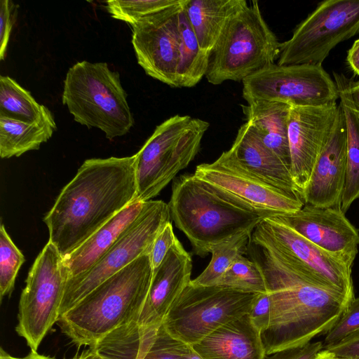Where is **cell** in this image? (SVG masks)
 Masks as SVG:
<instances>
[{
    "label": "cell",
    "mask_w": 359,
    "mask_h": 359,
    "mask_svg": "<svg viewBox=\"0 0 359 359\" xmlns=\"http://www.w3.org/2000/svg\"><path fill=\"white\" fill-rule=\"evenodd\" d=\"M89 353H90V359H103V358H100V357L93 354L92 352H90Z\"/></svg>",
    "instance_id": "cell-47"
},
{
    "label": "cell",
    "mask_w": 359,
    "mask_h": 359,
    "mask_svg": "<svg viewBox=\"0 0 359 359\" xmlns=\"http://www.w3.org/2000/svg\"><path fill=\"white\" fill-rule=\"evenodd\" d=\"M191 346L160 326L132 321L107 334L90 352L103 359H189Z\"/></svg>",
    "instance_id": "cell-18"
},
{
    "label": "cell",
    "mask_w": 359,
    "mask_h": 359,
    "mask_svg": "<svg viewBox=\"0 0 359 359\" xmlns=\"http://www.w3.org/2000/svg\"><path fill=\"white\" fill-rule=\"evenodd\" d=\"M0 359H12V356L7 353L2 348H1Z\"/></svg>",
    "instance_id": "cell-45"
},
{
    "label": "cell",
    "mask_w": 359,
    "mask_h": 359,
    "mask_svg": "<svg viewBox=\"0 0 359 359\" xmlns=\"http://www.w3.org/2000/svg\"><path fill=\"white\" fill-rule=\"evenodd\" d=\"M209 127L208 121L188 115L171 116L156 126L135 154L136 202L151 200L188 166Z\"/></svg>",
    "instance_id": "cell-7"
},
{
    "label": "cell",
    "mask_w": 359,
    "mask_h": 359,
    "mask_svg": "<svg viewBox=\"0 0 359 359\" xmlns=\"http://www.w3.org/2000/svg\"><path fill=\"white\" fill-rule=\"evenodd\" d=\"M12 359H54L49 356L40 355L36 351H31V353L23 358H14L12 356Z\"/></svg>",
    "instance_id": "cell-43"
},
{
    "label": "cell",
    "mask_w": 359,
    "mask_h": 359,
    "mask_svg": "<svg viewBox=\"0 0 359 359\" xmlns=\"http://www.w3.org/2000/svg\"><path fill=\"white\" fill-rule=\"evenodd\" d=\"M248 314L252 324L262 334L270 323L271 309L268 292L258 295Z\"/></svg>",
    "instance_id": "cell-38"
},
{
    "label": "cell",
    "mask_w": 359,
    "mask_h": 359,
    "mask_svg": "<svg viewBox=\"0 0 359 359\" xmlns=\"http://www.w3.org/2000/svg\"><path fill=\"white\" fill-rule=\"evenodd\" d=\"M145 202H134L126 206L79 247L65 257L63 263L68 278L85 273L96 264L138 217Z\"/></svg>",
    "instance_id": "cell-23"
},
{
    "label": "cell",
    "mask_w": 359,
    "mask_h": 359,
    "mask_svg": "<svg viewBox=\"0 0 359 359\" xmlns=\"http://www.w3.org/2000/svg\"><path fill=\"white\" fill-rule=\"evenodd\" d=\"M71 359H90V353L87 354V355H82L81 356H78V357H75V358H71Z\"/></svg>",
    "instance_id": "cell-46"
},
{
    "label": "cell",
    "mask_w": 359,
    "mask_h": 359,
    "mask_svg": "<svg viewBox=\"0 0 359 359\" xmlns=\"http://www.w3.org/2000/svg\"><path fill=\"white\" fill-rule=\"evenodd\" d=\"M194 174L238 202L272 216L292 213L304 205L299 196L275 187L254 175L229 149L214 162L197 165Z\"/></svg>",
    "instance_id": "cell-14"
},
{
    "label": "cell",
    "mask_w": 359,
    "mask_h": 359,
    "mask_svg": "<svg viewBox=\"0 0 359 359\" xmlns=\"http://www.w3.org/2000/svg\"><path fill=\"white\" fill-rule=\"evenodd\" d=\"M259 294L190 282L162 324L173 337L193 346L222 325L249 313Z\"/></svg>",
    "instance_id": "cell-9"
},
{
    "label": "cell",
    "mask_w": 359,
    "mask_h": 359,
    "mask_svg": "<svg viewBox=\"0 0 359 359\" xmlns=\"http://www.w3.org/2000/svg\"><path fill=\"white\" fill-rule=\"evenodd\" d=\"M359 330V297H354L339 320L325 334L323 341V349L337 345L342 340Z\"/></svg>",
    "instance_id": "cell-34"
},
{
    "label": "cell",
    "mask_w": 359,
    "mask_h": 359,
    "mask_svg": "<svg viewBox=\"0 0 359 359\" xmlns=\"http://www.w3.org/2000/svg\"><path fill=\"white\" fill-rule=\"evenodd\" d=\"M185 1L147 15L131 26L137 63L147 75L172 87H177L179 13Z\"/></svg>",
    "instance_id": "cell-15"
},
{
    "label": "cell",
    "mask_w": 359,
    "mask_h": 359,
    "mask_svg": "<svg viewBox=\"0 0 359 359\" xmlns=\"http://www.w3.org/2000/svg\"><path fill=\"white\" fill-rule=\"evenodd\" d=\"M18 5L9 0L0 1V60H4L13 27L15 22Z\"/></svg>",
    "instance_id": "cell-35"
},
{
    "label": "cell",
    "mask_w": 359,
    "mask_h": 359,
    "mask_svg": "<svg viewBox=\"0 0 359 359\" xmlns=\"http://www.w3.org/2000/svg\"><path fill=\"white\" fill-rule=\"evenodd\" d=\"M280 43L263 18L258 1L248 3L227 21L209 56L207 81H243L275 64Z\"/></svg>",
    "instance_id": "cell-6"
},
{
    "label": "cell",
    "mask_w": 359,
    "mask_h": 359,
    "mask_svg": "<svg viewBox=\"0 0 359 359\" xmlns=\"http://www.w3.org/2000/svg\"><path fill=\"white\" fill-rule=\"evenodd\" d=\"M168 204L176 227L189 239L193 253L201 257L213 245L252 233L262 220L273 217L238 202L194 173L173 181Z\"/></svg>",
    "instance_id": "cell-3"
},
{
    "label": "cell",
    "mask_w": 359,
    "mask_h": 359,
    "mask_svg": "<svg viewBox=\"0 0 359 359\" xmlns=\"http://www.w3.org/2000/svg\"><path fill=\"white\" fill-rule=\"evenodd\" d=\"M241 107L246 122L255 129L265 145L290 168L288 142L290 105L276 101L257 100Z\"/></svg>",
    "instance_id": "cell-24"
},
{
    "label": "cell",
    "mask_w": 359,
    "mask_h": 359,
    "mask_svg": "<svg viewBox=\"0 0 359 359\" xmlns=\"http://www.w3.org/2000/svg\"><path fill=\"white\" fill-rule=\"evenodd\" d=\"M346 60L353 72L359 75V39L354 41L348 50Z\"/></svg>",
    "instance_id": "cell-41"
},
{
    "label": "cell",
    "mask_w": 359,
    "mask_h": 359,
    "mask_svg": "<svg viewBox=\"0 0 359 359\" xmlns=\"http://www.w3.org/2000/svg\"><path fill=\"white\" fill-rule=\"evenodd\" d=\"M203 359H264L261 332L249 314L219 327L191 346Z\"/></svg>",
    "instance_id": "cell-22"
},
{
    "label": "cell",
    "mask_w": 359,
    "mask_h": 359,
    "mask_svg": "<svg viewBox=\"0 0 359 359\" xmlns=\"http://www.w3.org/2000/svg\"><path fill=\"white\" fill-rule=\"evenodd\" d=\"M245 0H187L185 11L201 49L210 55L229 19Z\"/></svg>",
    "instance_id": "cell-25"
},
{
    "label": "cell",
    "mask_w": 359,
    "mask_h": 359,
    "mask_svg": "<svg viewBox=\"0 0 359 359\" xmlns=\"http://www.w3.org/2000/svg\"><path fill=\"white\" fill-rule=\"evenodd\" d=\"M182 1L183 0H110L106 2V8L112 18L132 26L147 15Z\"/></svg>",
    "instance_id": "cell-32"
},
{
    "label": "cell",
    "mask_w": 359,
    "mask_h": 359,
    "mask_svg": "<svg viewBox=\"0 0 359 359\" xmlns=\"http://www.w3.org/2000/svg\"><path fill=\"white\" fill-rule=\"evenodd\" d=\"M217 285L245 292H268L260 268L255 261L244 255L236 258Z\"/></svg>",
    "instance_id": "cell-31"
},
{
    "label": "cell",
    "mask_w": 359,
    "mask_h": 359,
    "mask_svg": "<svg viewBox=\"0 0 359 359\" xmlns=\"http://www.w3.org/2000/svg\"><path fill=\"white\" fill-rule=\"evenodd\" d=\"M346 133V170L341 208L346 212L359 199V115L341 98Z\"/></svg>",
    "instance_id": "cell-29"
},
{
    "label": "cell",
    "mask_w": 359,
    "mask_h": 359,
    "mask_svg": "<svg viewBox=\"0 0 359 359\" xmlns=\"http://www.w3.org/2000/svg\"><path fill=\"white\" fill-rule=\"evenodd\" d=\"M229 150L240 163L256 177L301 197L293 182L290 168L265 145L249 123L245 122L240 127Z\"/></svg>",
    "instance_id": "cell-21"
},
{
    "label": "cell",
    "mask_w": 359,
    "mask_h": 359,
    "mask_svg": "<svg viewBox=\"0 0 359 359\" xmlns=\"http://www.w3.org/2000/svg\"><path fill=\"white\" fill-rule=\"evenodd\" d=\"M276 217L308 241L352 268L358 252L359 230L350 222L340 205L320 208L304 204L297 212Z\"/></svg>",
    "instance_id": "cell-17"
},
{
    "label": "cell",
    "mask_w": 359,
    "mask_h": 359,
    "mask_svg": "<svg viewBox=\"0 0 359 359\" xmlns=\"http://www.w3.org/2000/svg\"><path fill=\"white\" fill-rule=\"evenodd\" d=\"M57 126L54 118L26 123L0 117V156L9 158L39 149L53 135Z\"/></svg>",
    "instance_id": "cell-26"
},
{
    "label": "cell",
    "mask_w": 359,
    "mask_h": 359,
    "mask_svg": "<svg viewBox=\"0 0 359 359\" xmlns=\"http://www.w3.org/2000/svg\"><path fill=\"white\" fill-rule=\"evenodd\" d=\"M314 359H346L335 355L332 352L327 349H322L315 357Z\"/></svg>",
    "instance_id": "cell-42"
},
{
    "label": "cell",
    "mask_w": 359,
    "mask_h": 359,
    "mask_svg": "<svg viewBox=\"0 0 359 359\" xmlns=\"http://www.w3.org/2000/svg\"><path fill=\"white\" fill-rule=\"evenodd\" d=\"M338 111L337 103L319 107L290 106L288 118L290 170L302 199L314 164L332 130Z\"/></svg>",
    "instance_id": "cell-16"
},
{
    "label": "cell",
    "mask_w": 359,
    "mask_h": 359,
    "mask_svg": "<svg viewBox=\"0 0 359 359\" xmlns=\"http://www.w3.org/2000/svg\"><path fill=\"white\" fill-rule=\"evenodd\" d=\"M189 359H203L192 348H191Z\"/></svg>",
    "instance_id": "cell-44"
},
{
    "label": "cell",
    "mask_w": 359,
    "mask_h": 359,
    "mask_svg": "<svg viewBox=\"0 0 359 359\" xmlns=\"http://www.w3.org/2000/svg\"><path fill=\"white\" fill-rule=\"evenodd\" d=\"M67 279L63 257L48 241L28 273L19 302L15 331L31 351H37L58 321Z\"/></svg>",
    "instance_id": "cell-11"
},
{
    "label": "cell",
    "mask_w": 359,
    "mask_h": 359,
    "mask_svg": "<svg viewBox=\"0 0 359 359\" xmlns=\"http://www.w3.org/2000/svg\"><path fill=\"white\" fill-rule=\"evenodd\" d=\"M135 154L90 158L46 213L49 241L67 256L128 205L136 202Z\"/></svg>",
    "instance_id": "cell-1"
},
{
    "label": "cell",
    "mask_w": 359,
    "mask_h": 359,
    "mask_svg": "<svg viewBox=\"0 0 359 359\" xmlns=\"http://www.w3.org/2000/svg\"><path fill=\"white\" fill-rule=\"evenodd\" d=\"M25 259L11 240L3 224L0 226V298L10 294Z\"/></svg>",
    "instance_id": "cell-33"
},
{
    "label": "cell",
    "mask_w": 359,
    "mask_h": 359,
    "mask_svg": "<svg viewBox=\"0 0 359 359\" xmlns=\"http://www.w3.org/2000/svg\"><path fill=\"white\" fill-rule=\"evenodd\" d=\"M192 259L177 239L161 265L153 271L144 306L134 322L160 326L172 304L190 283Z\"/></svg>",
    "instance_id": "cell-20"
},
{
    "label": "cell",
    "mask_w": 359,
    "mask_h": 359,
    "mask_svg": "<svg viewBox=\"0 0 359 359\" xmlns=\"http://www.w3.org/2000/svg\"><path fill=\"white\" fill-rule=\"evenodd\" d=\"M177 240L170 222L161 231L153 243L149 254L153 271L161 265Z\"/></svg>",
    "instance_id": "cell-36"
},
{
    "label": "cell",
    "mask_w": 359,
    "mask_h": 359,
    "mask_svg": "<svg viewBox=\"0 0 359 359\" xmlns=\"http://www.w3.org/2000/svg\"><path fill=\"white\" fill-rule=\"evenodd\" d=\"M359 33V0H326L280 43L279 65H322L339 43Z\"/></svg>",
    "instance_id": "cell-12"
},
{
    "label": "cell",
    "mask_w": 359,
    "mask_h": 359,
    "mask_svg": "<svg viewBox=\"0 0 359 359\" xmlns=\"http://www.w3.org/2000/svg\"><path fill=\"white\" fill-rule=\"evenodd\" d=\"M252 233L244 232L213 245L212 258L207 267L191 280L194 285H217L224 274L240 255L247 254Z\"/></svg>",
    "instance_id": "cell-30"
},
{
    "label": "cell",
    "mask_w": 359,
    "mask_h": 359,
    "mask_svg": "<svg viewBox=\"0 0 359 359\" xmlns=\"http://www.w3.org/2000/svg\"><path fill=\"white\" fill-rule=\"evenodd\" d=\"M152 276L149 254L140 256L61 316L62 332L77 346L90 348L114 330L135 321Z\"/></svg>",
    "instance_id": "cell-4"
},
{
    "label": "cell",
    "mask_w": 359,
    "mask_h": 359,
    "mask_svg": "<svg viewBox=\"0 0 359 359\" xmlns=\"http://www.w3.org/2000/svg\"><path fill=\"white\" fill-rule=\"evenodd\" d=\"M346 170L344 116L339 111L330 135L313 168L302 195L304 204L327 208L341 205Z\"/></svg>",
    "instance_id": "cell-19"
},
{
    "label": "cell",
    "mask_w": 359,
    "mask_h": 359,
    "mask_svg": "<svg viewBox=\"0 0 359 359\" xmlns=\"http://www.w3.org/2000/svg\"><path fill=\"white\" fill-rule=\"evenodd\" d=\"M247 254L260 268L269 295L270 323L261 334L266 355L325 334L351 302L312 285L262 245L250 241Z\"/></svg>",
    "instance_id": "cell-2"
},
{
    "label": "cell",
    "mask_w": 359,
    "mask_h": 359,
    "mask_svg": "<svg viewBox=\"0 0 359 359\" xmlns=\"http://www.w3.org/2000/svg\"><path fill=\"white\" fill-rule=\"evenodd\" d=\"M62 101L76 122L101 130L109 140L126 135L135 123L119 73L106 62L83 60L71 67Z\"/></svg>",
    "instance_id": "cell-5"
},
{
    "label": "cell",
    "mask_w": 359,
    "mask_h": 359,
    "mask_svg": "<svg viewBox=\"0 0 359 359\" xmlns=\"http://www.w3.org/2000/svg\"><path fill=\"white\" fill-rule=\"evenodd\" d=\"M339 98L346 101L348 105L359 115V80L353 81L343 74L333 73Z\"/></svg>",
    "instance_id": "cell-37"
},
{
    "label": "cell",
    "mask_w": 359,
    "mask_h": 359,
    "mask_svg": "<svg viewBox=\"0 0 359 359\" xmlns=\"http://www.w3.org/2000/svg\"><path fill=\"white\" fill-rule=\"evenodd\" d=\"M327 350L338 357L346 359H359V330Z\"/></svg>",
    "instance_id": "cell-40"
},
{
    "label": "cell",
    "mask_w": 359,
    "mask_h": 359,
    "mask_svg": "<svg viewBox=\"0 0 359 359\" xmlns=\"http://www.w3.org/2000/svg\"><path fill=\"white\" fill-rule=\"evenodd\" d=\"M171 220L168 203L146 201L138 217L96 264L85 273L67 279L60 317L102 282L140 256L150 254L156 238Z\"/></svg>",
    "instance_id": "cell-10"
},
{
    "label": "cell",
    "mask_w": 359,
    "mask_h": 359,
    "mask_svg": "<svg viewBox=\"0 0 359 359\" xmlns=\"http://www.w3.org/2000/svg\"><path fill=\"white\" fill-rule=\"evenodd\" d=\"M243 97L249 102L262 100L298 107L337 103L335 82L322 65L273 64L245 79Z\"/></svg>",
    "instance_id": "cell-13"
},
{
    "label": "cell",
    "mask_w": 359,
    "mask_h": 359,
    "mask_svg": "<svg viewBox=\"0 0 359 359\" xmlns=\"http://www.w3.org/2000/svg\"><path fill=\"white\" fill-rule=\"evenodd\" d=\"M250 241L271 251L287 267L312 285L354 298L352 268L318 247L282 222L276 216L264 218Z\"/></svg>",
    "instance_id": "cell-8"
},
{
    "label": "cell",
    "mask_w": 359,
    "mask_h": 359,
    "mask_svg": "<svg viewBox=\"0 0 359 359\" xmlns=\"http://www.w3.org/2000/svg\"><path fill=\"white\" fill-rule=\"evenodd\" d=\"M185 3L179 13L180 43L177 71V88L195 86L205 76L210 56L200 47L187 18Z\"/></svg>",
    "instance_id": "cell-27"
},
{
    "label": "cell",
    "mask_w": 359,
    "mask_h": 359,
    "mask_svg": "<svg viewBox=\"0 0 359 359\" xmlns=\"http://www.w3.org/2000/svg\"><path fill=\"white\" fill-rule=\"evenodd\" d=\"M0 117L26 123L53 118L44 105L38 103L29 91L8 76H0Z\"/></svg>",
    "instance_id": "cell-28"
},
{
    "label": "cell",
    "mask_w": 359,
    "mask_h": 359,
    "mask_svg": "<svg viewBox=\"0 0 359 359\" xmlns=\"http://www.w3.org/2000/svg\"><path fill=\"white\" fill-rule=\"evenodd\" d=\"M322 349H323V341H311L302 346L267 355L264 359H314Z\"/></svg>",
    "instance_id": "cell-39"
}]
</instances>
